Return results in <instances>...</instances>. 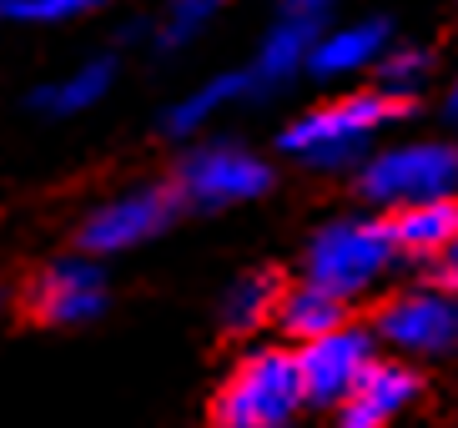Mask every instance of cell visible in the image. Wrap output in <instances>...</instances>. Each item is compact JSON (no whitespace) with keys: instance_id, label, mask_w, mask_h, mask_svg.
Returning <instances> with one entry per match:
<instances>
[{"instance_id":"5bb4252c","label":"cell","mask_w":458,"mask_h":428,"mask_svg":"<svg viewBox=\"0 0 458 428\" xmlns=\"http://www.w3.org/2000/svg\"><path fill=\"white\" fill-rule=\"evenodd\" d=\"M116 71H122V61H116L111 51L86 56V61H76L66 76H55V81H46V86H36V91H30V107L41 111V116H55V121L86 116L91 107H101V101L111 96Z\"/></svg>"},{"instance_id":"9a60e30c","label":"cell","mask_w":458,"mask_h":428,"mask_svg":"<svg viewBox=\"0 0 458 428\" xmlns=\"http://www.w3.org/2000/svg\"><path fill=\"white\" fill-rule=\"evenodd\" d=\"M283 287L287 278L277 268H247L222 287L216 297V322H222V333L232 338H257L262 328H272L277 318V303H283Z\"/></svg>"},{"instance_id":"603a6c76","label":"cell","mask_w":458,"mask_h":428,"mask_svg":"<svg viewBox=\"0 0 458 428\" xmlns=\"http://www.w3.org/2000/svg\"><path fill=\"white\" fill-rule=\"evenodd\" d=\"M444 121H448V126H458V76L448 81V91H444Z\"/></svg>"},{"instance_id":"ffe728a7","label":"cell","mask_w":458,"mask_h":428,"mask_svg":"<svg viewBox=\"0 0 458 428\" xmlns=\"http://www.w3.org/2000/svg\"><path fill=\"white\" fill-rule=\"evenodd\" d=\"M106 0H0V26H21V30H55V26H76L86 15H96Z\"/></svg>"},{"instance_id":"44dd1931","label":"cell","mask_w":458,"mask_h":428,"mask_svg":"<svg viewBox=\"0 0 458 428\" xmlns=\"http://www.w3.org/2000/svg\"><path fill=\"white\" fill-rule=\"evenodd\" d=\"M343 0H277V15H293V21H308V26L323 30L327 21H337Z\"/></svg>"},{"instance_id":"9c48e42d","label":"cell","mask_w":458,"mask_h":428,"mask_svg":"<svg viewBox=\"0 0 458 428\" xmlns=\"http://www.w3.org/2000/svg\"><path fill=\"white\" fill-rule=\"evenodd\" d=\"M293 358H297V378H302L308 408H327V414H333L337 403L363 383L368 368L383 358V348H377V338H373L368 322H343L333 333L293 348Z\"/></svg>"},{"instance_id":"e0dca14e","label":"cell","mask_w":458,"mask_h":428,"mask_svg":"<svg viewBox=\"0 0 458 428\" xmlns=\"http://www.w3.org/2000/svg\"><path fill=\"white\" fill-rule=\"evenodd\" d=\"M343 322H352L348 303H337L333 293H323V287H312V282L297 278V282H287V287H283V303H277L272 328L283 333L287 348H302V343L333 333V328H343Z\"/></svg>"},{"instance_id":"277c9868","label":"cell","mask_w":458,"mask_h":428,"mask_svg":"<svg viewBox=\"0 0 458 428\" xmlns=\"http://www.w3.org/2000/svg\"><path fill=\"white\" fill-rule=\"evenodd\" d=\"M172 192L182 212H232L247 201H262L277 187L272 161L237 136H197L172 167Z\"/></svg>"},{"instance_id":"d6986e66","label":"cell","mask_w":458,"mask_h":428,"mask_svg":"<svg viewBox=\"0 0 458 428\" xmlns=\"http://www.w3.org/2000/svg\"><path fill=\"white\" fill-rule=\"evenodd\" d=\"M222 11H227V0H162V15L151 21V46L157 51H187L216 26Z\"/></svg>"},{"instance_id":"8fae6325","label":"cell","mask_w":458,"mask_h":428,"mask_svg":"<svg viewBox=\"0 0 458 428\" xmlns=\"http://www.w3.org/2000/svg\"><path fill=\"white\" fill-rule=\"evenodd\" d=\"M393 46V21L388 15H352V21H327L308 51V76L312 81H358L373 76L383 51Z\"/></svg>"},{"instance_id":"6da1fadb","label":"cell","mask_w":458,"mask_h":428,"mask_svg":"<svg viewBox=\"0 0 458 428\" xmlns=\"http://www.w3.org/2000/svg\"><path fill=\"white\" fill-rule=\"evenodd\" d=\"M408 107H398L393 96H383L377 86H358V91H343L323 107L297 111L277 132V151L308 172H358L363 157L377 147V136L388 132L393 121L403 116Z\"/></svg>"},{"instance_id":"52a82bcc","label":"cell","mask_w":458,"mask_h":428,"mask_svg":"<svg viewBox=\"0 0 458 428\" xmlns=\"http://www.w3.org/2000/svg\"><path fill=\"white\" fill-rule=\"evenodd\" d=\"M176 217H182V201H176L172 182H131V187L91 201L76 217L71 242H76V253L106 262V257H126L136 247L157 242L162 232H172Z\"/></svg>"},{"instance_id":"2e32d148","label":"cell","mask_w":458,"mask_h":428,"mask_svg":"<svg viewBox=\"0 0 458 428\" xmlns=\"http://www.w3.org/2000/svg\"><path fill=\"white\" fill-rule=\"evenodd\" d=\"M388 227L403 262H438L458 237V197L418 201V207H403V212H388Z\"/></svg>"},{"instance_id":"3957f363","label":"cell","mask_w":458,"mask_h":428,"mask_svg":"<svg viewBox=\"0 0 458 428\" xmlns=\"http://www.w3.org/2000/svg\"><path fill=\"white\" fill-rule=\"evenodd\" d=\"M352 187L373 212H403L418 201L458 197V141L454 136H403L383 141L352 172Z\"/></svg>"},{"instance_id":"8992f818","label":"cell","mask_w":458,"mask_h":428,"mask_svg":"<svg viewBox=\"0 0 458 428\" xmlns=\"http://www.w3.org/2000/svg\"><path fill=\"white\" fill-rule=\"evenodd\" d=\"M373 338L388 358L403 363H444L458 358V293L438 278L398 287L373 308Z\"/></svg>"},{"instance_id":"7a4b0ae2","label":"cell","mask_w":458,"mask_h":428,"mask_svg":"<svg viewBox=\"0 0 458 428\" xmlns=\"http://www.w3.org/2000/svg\"><path fill=\"white\" fill-rule=\"evenodd\" d=\"M398 268H403V253L393 242L388 217L373 207H358V212H337L312 227L297 278L352 308V303L373 297Z\"/></svg>"},{"instance_id":"ac0fdd59","label":"cell","mask_w":458,"mask_h":428,"mask_svg":"<svg viewBox=\"0 0 458 428\" xmlns=\"http://www.w3.org/2000/svg\"><path fill=\"white\" fill-rule=\"evenodd\" d=\"M428 81H433V51L428 46H398L393 40L388 51H383V61L373 66V86L383 96H393L398 107H413L418 96L428 91Z\"/></svg>"},{"instance_id":"7402d4cb","label":"cell","mask_w":458,"mask_h":428,"mask_svg":"<svg viewBox=\"0 0 458 428\" xmlns=\"http://www.w3.org/2000/svg\"><path fill=\"white\" fill-rule=\"evenodd\" d=\"M433 278L444 282V287H454V293H458V237H454V247H448V253L438 257V262H433Z\"/></svg>"},{"instance_id":"7c38bea8","label":"cell","mask_w":458,"mask_h":428,"mask_svg":"<svg viewBox=\"0 0 458 428\" xmlns=\"http://www.w3.org/2000/svg\"><path fill=\"white\" fill-rule=\"evenodd\" d=\"M242 101H257L252 91V76H247V66H232V71H216V76L197 81L191 91H182L166 107L162 116V132L172 136V141H197V136H207V126H212L222 111L242 107Z\"/></svg>"},{"instance_id":"4fadbf2b","label":"cell","mask_w":458,"mask_h":428,"mask_svg":"<svg viewBox=\"0 0 458 428\" xmlns=\"http://www.w3.org/2000/svg\"><path fill=\"white\" fill-rule=\"evenodd\" d=\"M312 40H318V26L293 21V15H272V26L262 30L252 61H247V76H252L257 101L272 96V91H283V86H293L297 76H308Z\"/></svg>"},{"instance_id":"5b68a950","label":"cell","mask_w":458,"mask_h":428,"mask_svg":"<svg viewBox=\"0 0 458 428\" xmlns=\"http://www.w3.org/2000/svg\"><path fill=\"white\" fill-rule=\"evenodd\" d=\"M308 408L287 343H257L227 368L212 393V428H293Z\"/></svg>"},{"instance_id":"30bf717a","label":"cell","mask_w":458,"mask_h":428,"mask_svg":"<svg viewBox=\"0 0 458 428\" xmlns=\"http://www.w3.org/2000/svg\"><path fill=\"white\" fill-rule=\"evenodd\" d=\"M418 398H423V373L383 353L363 373V383L333 408V428H393L403 414H413Z\"/></svg>"},{"instance_id":"ba28073f","label":"cell","mask_w":458,"mask_h":428,"mask_svg":"<svg viewBox=\"0 0 458 428\" xmlns=\"http://www.w3.org/2000/svg\"><path fill=\"white\" fill-rule=\"evenodd\" d=\"M111 308V272L101 257L86 253H61L46 268H36L21 287V312L41 328H86L106 318Z\"/></svg>"}]
</instances>
